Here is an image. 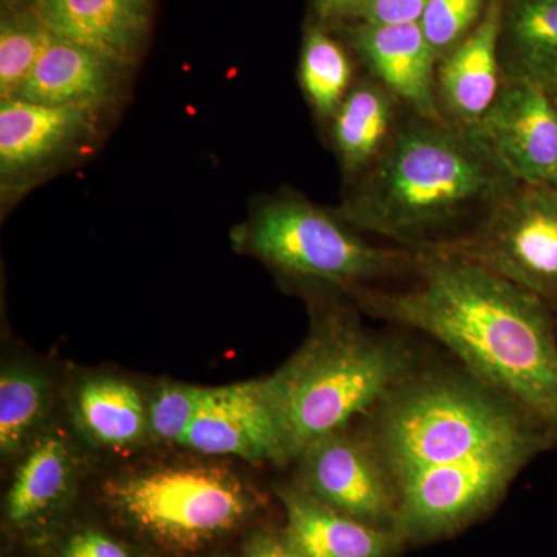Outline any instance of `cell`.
Wrapping results in <instances>:
<instances>
[{
  "mask_svg": "<svg viewBox=\"0 0 557 557\" xmlns=\"http://www.w3.org/2000/svg\"><path fill=\"white\" fill-rule=\"evenodd\" d=\"M362 420L397 494L406 541L474 522L553 445L515 403L463 368H418Z\"/></svg>",
  "mask_w": 557,
  "mask_h": 557,
  "instance_id": "6da1fadb",
  "label": "cell"
},
{
  "mask_svg": "<svg viewBox=\"0 0 557 557\" xmlns=\"http://www.w3.org/2000/svg\"><path fill=\"white\" fill-rule=\"evenodd\" d=\"M405 288L348 295L370 317L423 333L557 443V339L544 300L475 260L417 249Z\"/></svg>",
  "mask_w": 557,
  "mask_h": 557,
  "instance_id": "7a4b0ae2",
  "label": "cell"
},
{
  "mask_svg": "<svg viewBox=\"0 0 557 557\" xmlns=\"http://www.w3.org/2000/svg\"><path fill=\"white\" fill-rule=\"evenodd\" d=\"M516 186L472 127L418 116L395 131L335 214L417 251L453 239Z\"/></svg>",
  "mask_w": 557,
  "mask_h": 557,
  "instance_id": "3957f363",
  "label": "cell"
},
{
  "mask_svg": "<svg viewBox=\"0 0 557 557\" xmlns=\"http://www.w3.org/2000/svg\"><path fill=\"white\" fill-rule=\"evenodd\" d=\"M417 369L405 341L373 332L343 307L319 311L299 350L267 376L292 460L318 438L368 416Z\"/></svg>",
  "mask_w": 557,
  "mask_h": 557,
  "instance_id": "277c9868",
  "label": "cell"
},
{
  "mask_svg": "<svg viewBox=\"0 0 557 557\" xmlns=\"http://www.w3.org/2000/svg\"><path fill=\"white\" fill-rule=\"evenodd\" d=\"M101 498L121 527L157 552L196 555L230 536L262 505L255 486L214 460L137 465L102 482Z\"/></svg>",
  "mask_w": 557,
  "mask_h": 557,
  "instance_id": "5b68a950",
  "label": "cell"
},
{
  "mask_svg": "<svg viewBox=\"0 0 557 557\" xmlns=\"http://www.w3.org/2000/svg\"><path fill=\"white\" fill-rule=\"evenodd\" d=\"M242 252L299 281L350 293L380 278L409 271L416 251L383 248L358 236L333 212L295 196L260 205L233 231Z\"/></svg>",
  "mask_w": 557,
  "mask_h": 557,
  "instance_id": "8992f818",
  "label": "cell"
},
{
  "mask_svg": "<svg viewBox=\"0 0 557 557\" xmlns=\"http://www.w3.org/2000/svg\"><path fill=\"white\" fill-rule=\"evenodd\" d=\"M482 263L547 302L557 298V185H518L456 239L435 247Z\"/></svg>",
  "mask_w": 557,
  "mask_h": 557,
  "instance_id": "52a82bcc",
  "label": "cell"
},
{
  "mask_svg": "<svg viewBox=\"0 0 557 557\" xmlns=\"http://www.w3.org/2000/svg\"><path fill=\"white\" fill-rule=\"evenodd\" d=\"M296 461V486L304 493L369 525L398 531L397 494L361 426L318 438Z\"/></svg>",
  "mask_w": 557,
  "mask_h": 557,
  "instance_id": "ba28073f",
  "label": "cell"
},
{
  "mask_svg": "<svg viewBox=\"0 0 557 557\" xmlns=\"http://www.w3.org/2000/svg\"><path fill=\"white\" fill-rule=\"evenodd\" d=\"M182 446L199 456L237 457L251 463L293 461L287 429L267 379L203 387Z\"/></svg>",
  "mask_w": 557,
  "mask_h": 557,
  "instance_id": "9c48e42d",
  "label": "cell"
},
{
  "mask_svg": "<svg viewBox=\"0 0 557 557\" xmlns=\"http://www.w3.org/2000/svg\"><path fill=\"white\" fill-rule=\"evenodd\" d=\"M100 110L0 100V189L3 205L72 160L97 134Z\"/></svg>",
  "mask_w": 557,
  "mask_h": 557,
  "instance_id": "30bf717a",
  "label": "cell"
},
{
  "mask_svg": "<svg viewBox=\"0 0 557 557\" xmlns=\"http://www.w3.org/2000/svg\"><path fill=\"white\" fill-rule=\"evenodd\" d=\"M471 127L518 185H557V108L544 84L508 79Z\"/></svg>",
  "mask_w": 557,
  "mask_h": 557,
  "instance_id": "8fae6325",
  "label": "cell"
},
{
  "mask_svg": "<svg viewBox=\"0 0 557 557\" xmlns=\"http://www.w3.org/2000/svg\"><path fill=\"white\" fill-rule=\"evenodd\" d=\"M84 461L76 440L46 428L17 458L3 505V519L17 536L46 539L57 531L78 494Z\"/></svg>",
  "mask_w": 557,
  "mask_h": 557,
  "instance_id": "7c38bea8",
  "label": "cell"
},
{
  "mask_svg": "<svg viewBox=\"0 0 557 557\" xmlns=\"http://www.w3.org/2000/svg\"><path fill=\"white\" fill-rule=\"evenodd\" d=\"M69 413L78 437L106 453H129L152 440L149 398L113 373H86L73 383Z\"/></svg>",
  "mask_w": 557,
  "mask_h": 557,
  "instance_id": "4fadbf2b",
  "label": "cell"
},
{
  "mask_svg": "<svg viewBox=\"0 0 557 557\" xmlns=\"http://www.w3.org/2000/svg\"><path fill=\"white\" fill-rule=\"evenodd\" d=\"M35 9L58 38L129 67L145 49L152 0H36Z\"/></svg>",
  "mask_w": 557,
  "mask_h": 557,
  "instance_id": "5bb4252c",
  "label": "cell"
},
{
  "mask_svg": "<svg viewBox=\"0 0 557 557\" xmlns=\"http://www.w3.org/2000/svg\"><path fill=\"white\" fill-rule=\"evenodd\" d=\"M358 49L384 87L417 116L446 120L437 98V53L420 24L370 25L357 36Z\"/></svg>",
  "mask_w": 557,
  "mask_h": 557,
  "instance_id": "9a60e30c",
  "label": "cell"
},
{
  "mask_svg": "<svg viewBox=\"0 0 557 557\" xmlns=\"http://www.w3.org/2000/svg\"><path fill=\"white\" fill-rule=\"evenodd\" d=\"M126 67L100 51L53 35L16 100L101 112L116 97Z\"/></svg>",
  "mask_w": 557,
  "mask_h": 557,
  "instance_id": "2e32d148",
  "label": "cell"
},
{
  "mask_svg": "<svg viewBox=\"0 0 557 557\" xmlns=\"http://www.w3.org/2000/svg\"><path fill=\"white\" fill-rule=\"evenodd\" d=\"M500 3L493 0L474 33L445 58L437 73V98L443 119L474 126L500 91Z\"/></svg>",
  "mask_w": 557,
  "mask_h": 557,
  "instance_id": "e0dca14e",
  "label": "cell"
},
{
  "mask_svg": "<svg viewBox=\"0 0 557 557\" xmlns=\"http://www.w3.org/2000/svg\"><path fill=\"white\" fill-rule=\"evenodd\" d=\"M287 518L285 533L306 557H392L406 539L321 504L298 486L277 491Z\"/></svg>",
  "mask_w": 557,
  "mask_h": 557,
  "instance_id": "ac0fdd59",
  "label": "cell"
},
{
  "mask_svg": "<svg viewBox=\"0 0 557 557\" xmlns=\"http://www.w3.org/2000/svg\"><path fill=\"white\" fill-rule=\"evenodd\" d=\"M395 98L383 86L361 83L348 90L333 116V143L341 168L361 177L394 137Z\"/></svg>",
  "mask_w": 557,
  "mask_h": 557,
  "instance_id": "d6986e66",
  "label": "cell"
},
{
  "mask_svg": "<svg viewBox=\"0 0 557 557\" xmlns=\"http://www.w3.org/2000/svg\"><path fill=\"white\" fill-rule=\"evenodd\" d=\"M54 399L50 373L35 362L5 361L0 369V454L17 460L46 431Z\"/></svg>",
  "mask_w": 557,
  "mask_h": 557,
  "instance_id": "ffe728a7",
  "label": "cell"
},
{
  "mask_svg": "<svg viewBox=\"0 0 557 557\" xmlns=\"http://www.w3.org/2000/svg\"><path fill=\"white\" fill-rule=\"evenodd\" d=\"M516 58L509 79L544 84L557 62V0H522L509 22Z\"/></svg>",
  "mask_w": 557,
  "mask_h": 557,
  "instance_id": "44dd1931",
  "label": "cell"
},
{
  "mask_svg": "<svg viewBox=\"0 0 557 557\" xmlns=\"http://www.w3.org/2000/svg\"><path fill=\"white\" fill-rule=\"evenodd\" d=\"M53 33L35 5L3 10L0 22V100L16 98L30 78Z\"/></svg>",
  "mask_w": 557,
  "mask_h": 557,
  "instance_id": "7402d4cb",
  "label": "cell"
},
{
  "mask_svg": "<svg viewBox=\"0 0 557 557\" xmlns=\"http://www.w3.org/2000/svg\"><path fill=\"white\" fill-rule=\"evenodd\" d=\"M300 84L322 119H333L348 94L351 69L347 54L324 32L307 35L300 57Z\"/></svg>",
  "mask_w": 557,
  "mask_h": 557,
  "instance_id": "603a6c76",
  "label": "cell"
},
{
  "mask_svg": "<svg viewBox=\"0 0 557 557\" xmlns=\"http://www.w3.org/2000/svg\"><path fill=\"white\" fill-rule=\"evenodd\" d=\"M201 391V386L174 381L157 386L149 397L152 440L182 446L199 410Z\"/></svg>",
  "mask_w": 557,
  "mask_h": 557,
  "instance_id": "cb8c5ba5",
  "label": "cell"
},
{
  "mask_svg": "<svg viewBox=\"0 0 557 557\" xmlns=\"http://www.w3.org/2000/svg\"><path fill=\"white\" fill-rule=\"evenodd\" d=\"M482 3L483 0H429L418 24L438 58L474 24Z\"/></svg>",
  "mask_w": 557,
  "mask_h": 557,
  "instance_id": "d4e9b609",
  "label": "cell"
},
{
  "mask_svg": "<svg viewBox=\"0 0 557 557\" xmlns=\"http://www.w3.org/2000/svg\"><path fill=\"white\" fill-rule=\"evenodd\" d=\"M57 557H153L100 528L79 525L61 537Z\"/></svg>",
  "mask_w": 557,
  "mask_h": 557,
  "instance_id": "484cf974",
  "label": "cell"
},
{
  "mask_svg": "<svg viewBox=\"0 0 557 557\" xmlns=\"http://www.w3.org/2000/svg\"><path fill=\"white\" fill-rule=\"evenodd\" d=\"M429 0H366L364 14L370 25L416 24Z\"/></svg>",
  "mask_w": 557,
  "mask_h": 557,
  "instance_id": "4316f807",
  "label": "cell"
},
{
  "mask_svg": "<svg viewBox=\"0 0 557 557\" xmlns=\"http://www.w3.org/2000/svg\"><path fill=\"white\" fill-rule=\"evenodd\" d=\"M244 557H306L287 536V533L262 530L248 537Z\"/></svg>",
  "mask_w": 557,
  "mask_h": 557,
  "instance_id": "83f0119b",
  "label": "cell"
},
{
  "mask_svg": "<svg viewBox=\"0 0 557 557\" xmlns=\"http://www.w3.org/2000/svg\"><path fill=\"white\" fill-rule=\"evenodd\" d=\"M319 10L324 16H339V14L347 13V11L357 9L366 0H318Z\"/></svg>",
  "mask_w": 557,
  "mask_h": 557,
  "instance_id": "f1b7e54d",
  "label": "cell"
},
{
  "mask_svg": "<svg viewBox=\"0 0 557 557\" xmlns=\"http://www.w3.org/2000/svg\"><path fill=\"white\" fill-rule=\"evenodd\" d=\"M36 0H2L3 10H20L35 5Z\"/></svg>",
  "mask_w": 557,
  "mask_h": 557,
  "instance_id": "f546056e",
  "label": "cell"
},
{
  "mask_svg": "<svg viewBox=\"0 0 557 557\" xmlns=\"http://www.w3.org/2000/svg\"><path fill=\"white\" fill-rule=\"evenodd\" d=\"M553 86H557V62L555 67H553L552 75H549V78L547 81V87L549 90H552Z\"/></svg>",
  "mask_w": 557,
  "mask_h": 557,
  "instance_id": "4dcf8cb0",
  "label": "cell"
},
{
  "mask_svg": "<svg viewBox=\"0 0 557 557\" xmlns=\"http://www.w3.org/2000/svg\"><path fill=\"white\" fill-rule=\"evenodd\" d=\"M211 557H231V556L219 555V556H211Z\"/></svg>",
  "mask_w": 557,
  "mask_h": 557,
  "instance_id": "1f68e13d",
  "label": "cell"
}]
</instances>
